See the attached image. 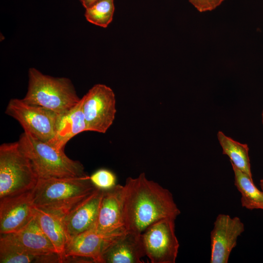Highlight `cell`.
<instances>
[{
	"label": "cell",
	"mask_w": 263,
	"mask_h": 263,
	"mask_svg": "<svg viewBox=\"0 0 263 263\" xmlns=\"http://www.w3.org/2000/svg\"><path fill=\"white\" fill-rule=\"evenodd\" d=\"M124 187V216L127 231L141 234L162 219H176L181 213L170 191L149 180L144 173L128 177Z\"/></svg>",
	"instance_id": "cell-1"
},
{
	"label": "cell",
	"mask_w": 263,
	"mask_h": 263,
	"mask_svg": "<svg viewBox=\"0 0 263 263\" xmlns=\"http://www.w3.org/2000/svg\"><path fill=\"white\" fill-rule=\"evenodd\" d=\"M96 188L87 175L39 179L32 193L35 207L63 216Z\"/></svg>",
	"instance_id": "cell-2"
},
{
	"label": "cell",
	"mask_w": 263,
	"mask_h": 263,
	"mask_svg": "<svg viewBox=\"0 0 263 263\" xmlns=\"http://www.w3.org/2000/svg\"><path fill=\"white\" fill-rule=\"evenodd\" d=\"M19 145L31 160L39 179L78 177L88 175L78 161L68 157L64 150L40 140L24 132Z\"/></svg>",
	"instance_id": "cell-3"
},
{
	"label": "cell",
	"mask_w": 263,
	"mask_h": 263,
	"mask_svg": "<svg viewBox=\"0 0 263 263\" xmlns=\"http://www.w3.org/2000/svg\"><path fill=\"white\" fill-rule=\"evenodd\" d=\"M28 78V90L23 100L29 104L61 115L80 101L72 82L68 78L45 75L34 68L29 69Z\"/></svg>",
	"instance_id": "cell-4"
},
{
	"label": "cell",
	"mask_w": 263,
	"mask_h": 263,
	"mask_svg": "<svg viewBox=\"0 0 263 263\" xmlns=\"http://www.w3.org/2000/svg\"><path fill=\"white\" fill-rule=\"evenodd\" d=\"M38 175L18 141L0 146V199L31 191Z\"/></svg>",
	"instance_id": "cell-5"
},
{
	"label": "cell",
	"mask_w": 263,
	"mask_h": 263,
	"mask_svg": "<svg viewBox=\"0 0 263 263\" xmlns=\"http://www.w3.org/2000/svg\"><path fill=\"white\" fill-rule=\"evenodd\" d=\"M5 113L18 121L25 132L40 140L49 142L55 135L59 114L51 110L13 98Z\"/></svg>",
	"instance_id": "cell-6"
},
{
	"label": "cell",
	"mask_w": 263,
	"mask_h": 263,
	"mask_svg": "<svg viewBox=\"0 0 263 263\" xmlns=\"http://www.w3.org/2000/svg\"><path fill=\"white\" fill-rule=\"evenodd\" d=\"M175 219H160L141 234L146 255L151 263H175L179 243L175 234Z\"/></svg>",
	"instance_id": "cell-7"
},
{
	"label": "cell",
	"mask_w": 263,
	"mask_h": 263,
	"mask_svg": "<svg viewBox=\"0 0 263 263\" xmlns=\"http://www.w3.org/2000/svg\"><path fill=\"white\" fill-rule=\"evenodd\" d=\"M82 99L87 131L105 133L113 123L116 112L113 90L104 84H95Z\"/></svg>",
	"instance_id": "cell-8"
},
{
	"label": "cell",
	"mask_w": 263,
	"mask_h": 263,
	"mask_svg": "<svg viewBox=\"0 0 263 263\" xmlns=\"http://www.w3.org/2000/svg\"><path fill=\"white\" fill-rule=\"evenodd\" d=\"M244 225L238 217L219 214L210 232V263H227Z\"/></svg>",
	"instance_id": "cell-9"
},
{
	"label": "cell",
	"mask_w": 263,
	"mask_h": 263,
	"mask_svg": "<svg viewBox=\"0 0 263 263\" xmlns=\"http://www.w3.org/2000/svg\"><path fill=\"white\" fill-rule=\"evenodd\" d=\"M124 187L117 184L103 190L94 229L104 235H119L127 231L124 216Z\"/></svg>",
	"instance_id": "cell-10"
},
{
	"label": "cell",
	"mask_w": 263,
	"mask_h": 263,
	"mask_svg": "<svg viewBox=\"0 0 263 263\" xmlns=\"http://www.w3.org/2000/svg\"><path fill=\"white\" fill-rule=\"evenodd\" d=\"M35 214L32 190L0 199V234L19 230Z\"/></svg>",
	"instance_id": "cell-11"
},
{
	"label": "cell",
	"mask_w": 263,
	"mask_h": 263,
	"mask_svg": "<svg viewBox=\"0 0 263 263\" xmlns=\"http://www.w3.org/2000/svg\"><path fill=\"white\" fill-rule=\"evenodd\" d=\"M103 193V190L96 188L63 216L68 240L94 228Z\"/></svg>",
	"instance_id": "cell-12"
},
{
	"label": "cell",
	"mask_w": 263,
	"mask_h": 263,
	"mask_svg": "<svg viewBox=\"0 0 263 263\" xmlns=\"http://www.w3.org/2000/svg\"><path fill=\"white\" fill-rule=\"evenodd\" d=\"M120 235H104L92 229L75 236L69 239L66 244L63 263L66 257L77 256L90 259L94 263H100L105 249Z\"/></svg>",
	"instance_id": "cell-13"
},
{
	"label": "cell",
	"mask_w": 263,
	"mask_h": 263,
	"mask_svg": "<svg viewBox=\"0 0 263 263\" xmlns=\"http://www.w3.org/2000/svg\"><path fill=\"white\" fill-rule=\"evenodd\" d=\"M145 255L141 234L127 231L109 244L100 263H142Z\"/></svg>",
	"instance_id": "cell-14"
},
{
	"label": "cell",
	"mask_w": 263,
	"mask_h": 263,
	"mask_svg": "<svg viewBox=\"0 0 263 263\" xmlns=\"http://www.w3.org/2000/svg\"><path fill=\"white\" fill-rule=\"evenodd\" d=\"M83 99L63 114L59 115L56 134L48 143L61 150H64L67 142L76 135L87 131L83 112Z\"/></svg>",
	"instance_id": "cell-15"
},
{
	"label": "cell",
	"mask_w": 263,
	"mask_h": 263,
	"mask_svg": "<svg viewBox=\"0 0 263 263\" xmlns=\"http://www.w3.org/2000/svg\"><path fill=\"white\" fill-rule=\"evenodd\" d=\"M5 235L16 244L31 253H57L53 244L41 229L36 215L19 230Z\"/></svg>",
	"instance_id": "cell-16"
},
{
	"label": "cell",
	"mask_w": 263,
	"mask_h": 263,
	"mask_svg": "<svg viewBox=\"0 0 263 263\" xmlns=\"http://www.w3.org/2000/svg\"><path fill=\"white\" fill-rule=\"evenodd\" d=\"M35 209V215L41 229L53 244L63 263V255L68 241L63 216L36 207Z\"/></svg>",
	"instance_id": "cell-17"
},
{
	"label": "cell",
	"mask_w": 263,
	"mask_h": 263,
	"mask_svg": "<svg viewBox=\"0 0 263 263\" xmlns=\"http://www.w3.org/2000/svg\"><path fill=\"white\" fill-rule=\"evenodd\" d=\"M0 263H56L59 261L56 252L36 254L16 244L5 234H0Z\"/></svg>",
	"instance_id": "cell-18"
},
{
	"label": "cell",
	"mask_w": 263,
	"mask_h": 263,
	"mask_svg": "<svg viewBox=\"0 0 263 263\" xmlns=\"http://www.w3.org/2000/svg\"><path fill=\"white\" fill-rule=\"evenodd\" d=\"M217 138L223 154L229 157L231 164L253 179L247 144L234 140L222 131L218 132Z\"/></svg>",
	"instance_id": "cell-19"
},
{
	"label": "cell",
	"mask_w": 263,
	"mask_h": 263,
	"mask_svg": "<svg viewBox=\"0 0 263 263\" xmlns=\"http://www.w3.org/2000/svg\"><path fill=\"white\" fill-rule=\"evenodd\" d=\"M231 166L234 174V185L241 195L242 207L249 210H263V191L256 187L252 178L233 164Z\"/></svg>",
	"instance_id": "cell-20"
},
{
	"label": "cell",
	"mask_w": 263,
	"mask_h": 263,
	"mask_svg": "<svg viewBox=\"0 0 263 263\" xmlns=\"http://www.w3.org/2000/svg\"><path fill=\"white\" fill-rule=\"evenodd\" d=\"M114 11L113 0H99L86 9L85 17L89 22L106 28L113 20Z\"/></svg>",
	"instance_id": "cell-21"
},
{
	"label": "cell",
	"mask_w": 263,
	"mask_h": 263,
	"mask_svg": "<svg viewBox=\"0 0 263 263\" xmlns=\"http://www.w3.org/2000/svg\"><path fill=\"white\" fill-rule=\"evenodd\" d=\"M90 179L96 188L103 190L110 189L117 185L116 175L106 169L96 170L90 176Z\"/></svg>",
	"instance_id": "cell-22"
},
{
	"label": "cell",
	"mask_w": 263,
	"mask_h": 263,
	"mask_svg": "<svg viewBox=\"0 0 263 263\" xmlns=\"http://www.w3.org/2000/svg\"><path fill=\"white\" fill-rule=\"evenodd\" d=\"M225 0H188L200 12L211 11L220 6Z\"/></svg>",
	"instance_id": "cell-23"
},
{
	"label": "cell",
	"mask_w": 263,
	"mask_h": 263,
	"mask_svg": "<svg viewBox=\"0 0 263 263\" xmlns=\"http://www.w3.org/2000/svg\"><path fill=\"white\" fill-rule=\"evenodd\" d=\"M81 2V4H82L83 6L85 8H87L92 5H93L94 4L95 2L98 1L99 0H79Z\"/></svg>",
	"instance_id": "cell-24"
},
{
	"label": "cell",
	"mask_w": 263,
	"mask_h": 263,
	"mask_svg": "<svg viewBox=\"0 0 263 263\" xmlns=\"http://www.w3.org/2000/svg\"><path fill=\"white\" fill-rule=\"evenodd\" d=\"M260 186L262 190L263 191V179L260 181Z\"/></svg>",
	"instance_id": "cell-25"
},
{
	"label": "cell",
	"mask_w": 263,
	"mask_h": 263,
	"mask_svg": "<svg viewBox=\"0 0 263 263\" xmlns=\"http://www.w3.org/2000/svg\"><path fill=\"white\" fill-rule=\"evenodd\" d=\"M262 123H263V111H262Z\"/></svg>",
	"instance_id": "cell-26"
}]
</instances>
